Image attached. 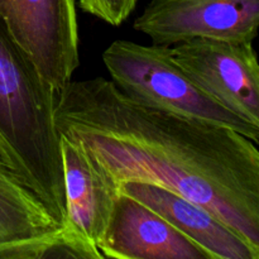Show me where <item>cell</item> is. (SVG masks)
<instances>
[{
  "instance_id": "cell-1",
  "label": "cell",
  "mask_w": 259,
  "mask_h": 259,
  "mask_svg": "<svg viewBox=\"0 0 259 259\" xmlns=\"http://www.w3.org/2000/svg\"><path fill=\"white\" fill-rule=\"evenodd\" d=\"M61 136L119 187L147 182L197 202L259 249V151L225 126L134 101L111 80H71L56 93Z\"/></svg>"
},
{
  "instance_id": "cell-2",
  "label": "cell",
  "mask_w": 259,
  "mask_h": 259,
  "mask_svg": "<svg viewBox=\"0 0 259 259\" xmlns=\"http://www.w3.org/2000/svg\"><path fill=\"white\" fill-rule=\"evenodd\" d=\"M56 91L0 20V154L65 227L66 195Z\"/></svg>"
},
{
  "instance_id": "cell-3",
  "label": "cell",
  "mask_w": 259,
  "mask_h": 259,
  "mask_svg": "<svg viewBox=\"0 0 259 259\" xmlns=\"http://www.w3.org/2000/svg\"><path fill=\"white\" fill-rule=\"evenodd\" d=\"M103 61L116 88L134 101L239 132L259 143V126L243 120L200 89L171 57V47L114 40Z\"/></svg>"
},
{
  "instance_id": "cell-4",
  "label": "cell",
  "mask_w": 259,
  "mask_h": 259,
  "mask_svg": "<svg viewBox=\"0 0 259 259\" xmlns=\"http://www.w3.org/2000/svg\"><path fill=\"white\" fill-rule=\"evenodd\" d=\"M0 20L56 93L80 65L75 0H0Z\"/></svg>"
},
{
  "instance_id": "cell-5",
  "label": "cell",
  "mask_w": 259,
  "mask_h": 259,
  "mask_svg": "<svg viewBox=\"0 0 259 259\" xmlns=\"http://www.w3.org/2000/svg\"><path fill=\"white\" fill-rule=\"evenodd\" d=\"M171 57L218 103L259 126V65L253 43L197 38L172 46Z\"/></svg>"
},
{
  "instance_id": "cell-6",
  "label": "cell",
  "mask_w": 259,
  "mask_h": 259,
  "mask_svg": "<svg viewBox=\"0 0 259 259\" xmlns=\"http://www.w3.org/2000/svg\"><path fill=\"white\" fill-rule=\"evenodd\" d=\"M133 27L164 47L197 38L253 43L259 0H152Z\"/></svg>"
},
{
  "instance_id": "cell-7",
  "label": "cell",
  "mask_w": 259,
  "mask_h": 259,
  "mask_svg": "<svg viewBox=\"0 0 259 259\" xmlns=\"http://www.w3.org/2000/svg\"><path fill=\"white\" fill-rule=\"evenodd\" d=\"M98 249L103 258L212 259L154 210L123 194Z\"/></svg>"
},
{
  "instance_id": "cell-8",
  "label": "cell",
  "mask_w": 259,
  "mask_h": 259,
  "mask_svg": "<svg viewBox=\"0 0 259 259\" xmlns=\"http://www.w3.org/2000/svg\"><path fill=\"white\" fill-rule=\"evenodd\" d=\"M119 192L151 207L212 259H259L258 248L192 200L147 182H123Z\"/></svg>"
},
{
  "instance_id": "cell-9",
  "label": "cell",
  "mask_w": 259,
  "mask_h": 259,
  "mask_svg": "<svg viewBox=\"0 0 259 259\" xmlns=\"http://www.w3.org/2000/svg\"><path fill=\"white\" fill-rule=\"evenodd\" d=\"M60 144L66 195L65 225L98 248L120 195L119 187L91 161L80 144L63 136Z\"/></svg>"
},
{
  "instance_id": "cell-10",
  "label": "cell",
  "mask_w": 259,
  "mask_h": 259,
  "mask_svg": "<svg viewBox=\"0 0 259 259\" xmlns=\"http://www.w3.org/2000/svg\"><path fill=\"white\" fill-rule=\"evenodd\" d=\"M62 228L0 154V248Z\"/></svg>"
},
{
  "instance_id": "cell-11",
  "label": "cell",
  "mask_w": 259,
  "mask_h": 259,
  "mask_svg": "<svg viewBox=\"0 0 259 259\" xmlns=\"http://www.w3.org/2000/svg\"><path fill=\"white\" fill-rule=\"evenodd\" d=\"M101 259L98 248L68 225L0 248V259Z\"/></svg>"
},
{
  "instance_id": "cell-12",
  "label": "cell",
  "mask_w": 259,
  "mask_h": 259,
  "mask_svg": "<svg viewBox=\"0 0 259 259\" xmlns=\"http://www.w3.org/2000/svg\"><path fill=\"white\" fill-rule=\"evenodd\" d=\"M138 0H78L83 12L113 27L123 24L136 9Z\"/></svg>"
}]
</instances>
